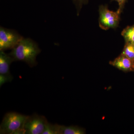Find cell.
Instances as JSON below:
<instances>
[{
	"mask_svg": "<svg viewBox=\"0 0 134 134\" xmlns=\"http://www.w3.org/2000/svg\"><path fill=\"white\" fill-rule=\"evenodd\" d=\"M121 35L125 38L126 43L134 44V24L124 29L121 32Z\"/></svg>",
	"mask_w": 134,
	"mask_h": 134,
	"instance_id": "9c48e42d",
	"label": "cell"
},
{
	"mask_svg": "<svg viewBox=\"0 0 134 134\" xmlns=\"http://www.w3.org/2000/svg\"><path fill=\"white\" fill-rule=\"evenodd\" d=\"M61 125L47 122L42 134H60Z\"/></svg>",
	"mask_w": 134,
	"mask_h": 134,
	"instance_id": "30bf717a",
	"label": "cell"
},
{
	"mask_svg": "<svg viewBox=\"0 0 134 134\" xmlns=\"http://www.w3.org/2000/svg\"><path fill=\"white\" fill-rule=\"evenodd\" d=\"M14 59L4 51H0V74L11 75L10 72V66L13 62Z\"/></svg>",
	"mask_w": 134,
	"mask_h": 134,
	"instance_id": "52a82bcc",
	"label": "cell"
},
{
	"mask_svg": "<svg viewBox=\"0 0 134 134\" xmlns=\"http://www.w3.org/2000/svg\"><path fill=\"white\" fill-rule=\"evenodd\" d=\"M48 122L43 115L34 114L28 116L24 126L25 134H42Z\"/></svg>",
	"mask_w": 134,
	"mask_h": 134,
	"instance_id": "5b68a950",
	"label": "cell"
},
{
	"mask_svg": "<svg viewBox=\"0 0 134 134\" xmlns=\"http://www.w3.org/2000/svg\"><path fill=\"white\" fill-rule=\"evenodd\" d=\"M41 52L35 41L29 38H23L9 54L15 61L23 62L32 68L37 64L36 58Z\"/></svg>",
	"mask_w": 134,
	"mask_h": 134,
	"instance_id": "6da1fadb",
	"label": "cell"
},
{
	"mask_svg": "<svg viewBox=\"0 0 134 134\" xmlns=\"http://www.w3.org/2000/svg\"><path fill=\"white\" fill-rule=\"evenodd\" d=\"M99 26L101 29L105 30L110 29L116 28L119 25L120 19V13L108 9L107 6L100 5L99 7Z\"/></svg>",
	"mask_w": 134,
	"mask_h": 134,
	"instance_id": "3957f363",
	"label": "cell"
},
{
	"mask_svg": "<svg viewBox=\"0 0 134 134\" xmlns=\"http://www.w3.org/2000/svg\"><path fill=\"white\" fill-rule=\"evenodd\" d=\"M28 116L16 112L6 114L0 126V133L25 134L24 126Z\"/></svg>",
	"mask_w": 134,
	"mask_h": 134,
	"instance_id": "7a4b0ae2",
	"label": "cell"
},
{
	"mask_svg": "<svg viewBox=\"0 0 134 134\" xmlns=\"http://www.w3.org/2000/svg\"><path fill=\"white\" fill-rule=\"evenodd\" d=\"M77 9V12H79L82 7L83 5L86 4L88 2V0H72Z\"/></svg>",
	"mask_w": 134,
	"mask_h": 134,
	"instance_id": "4fadbf2b",
	"label": "cell"
},
{
	"mask_svg": "<svg viewBox=\"0 0 134 134\" xmlns=\"http://www.w3.org/2000/svg\"><path fill=\"white\" fill-rule=\"evenodd\" d=\"M110 64L123 72L134 71V60L122 54L113 61L110 62Z\"/></svg>",
	"mask_w": 134,
	"mask_h": 134,
	"instance_id": "8992f818",
	"label": "cell"
},
{
	"mask_svg": "<svg viewBox=\"0 0 134 134\" xmlns=\"http://www.w3.org/2000/svg\"><path fill=\"white\" fill-rule=\"evenodd\" d=\"M114 1H116L118 2V4H119V7L117 10L120 13H121L127 0H114Z\"/></svg>",
	"mask_w": 134,
	"mask_h": 134,
	"instance_id": "5bb4252c",
	"label": "cell"
},
{
	"mask_svg": "<svg viewBox=\"0 0 134 134\" xmlns=\"http://www.w3.org/2000/svg\"><path fill=\"white\" fill-rule=\"evenodd\" d=\"M13 79V77L12 75H8L0 74V86L1 87L4 84L6 83L11 82Z\"/></svg>",
	"mask_w": 134,
	"mask_h": 134,
	"instance_id": "7c38bea8",
	"label": "cell"
},
{
	"mask_svg": "<svg viewBox=\"0 0 134 134\" xmlns=\"http://www.w3.org/2000/svg\"><path fill=\"white\" fill-rule=\"evenodd\" d=\"M85 129L76 126H66L61 125L60 134H85Z\"/></svg>",
	"mask_w": 134,
	"mask_h": 134,
	"instance_id": "ba28073f",
	"label": "cell"
},
{
	"mask_svg": "<svg viewBox=\"0 0 134 134\" xmlns=\"http://www.w3.org/2000/svg\"><path fill=\"white\" fill-rule=\"evenodd\" d=\"M23 38L16 31L1 26L0 51L12 50Z\"/></svg>",
	"mask_w": 134,
	"mask_h": 134,
	"instance_id": "277c9868",
	"label": "cell"
},
{
	"mask_svg": "<svg viewBox=\"0 0 134 134\" xmlns=\"http://www.w3.org/2000/svg\"><path fill=\"white\" fill-rule=\"evenodd\" d=\"M121 54L134 60V44L126 43Z\"/></svg>",
	"mask_w": 134,
	"mask_h": 134,
	"instance_id": "8fae6325",
	"label": "cell"
}]
</instances>
